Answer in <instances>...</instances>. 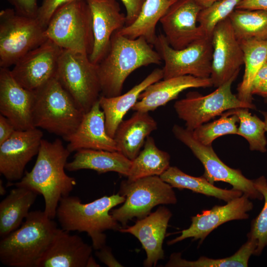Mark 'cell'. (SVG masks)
Wrapping results in <instances>:
<instances>
[{"label":"cell","mask_w":267,"mask_h":267,"mask_svg":"<svg viewBox=\"0 0 267 267\" xmlns=\"http://www.w3.org/2000/svg\"><path fill=\"white\" fill-rule=\"evenodd\" d=\"M71 152L57 138L52 142L43 139L34 166L19 181L9 183L17 187L31 189L43 195L44 212L50 219L56 217L61 199L69 195L77 182L65 173V166Z\"/></svg>","instance_id":"cell-1"},{"label":"cell","mask_w":267,"mask_h":267,"mask_svg":"<svg viewBox=\"0 0 267 267\" xmlns=\"http://www.w3.org/2000/svg\"><path fill=\"white\" fill-rule=\"evenodd\" d=\"M162 61L144 38L131 39L115 32L107 53L97 64L101 95L121 94L124 82L133 72L142 66L160 64Z\"/></svg>","instance_id":"cell-2"},{"label":"cell","mask_w":267,"mask_h":267,"mask_svg":"<svg viewBox=\"0 0 267 267\" xmlns=\"http://www.w3.org/2000/svg\"><path fill=\"white\" fill-rule=\"evenodd\" d=\"M125 201V197L119 193L86 204L77 196L68 195L60 200L55 217L65 230L86 232L91 238L93 249L98 250L106 245L105 231H119L122 228L110 211Z\"/></svg>","instance_id":"cell-3"},{"label":"cell","mask_w":267,"mask_h":267,"mask_svg":"<svg viewBox=\"0 0 267 267\" xmlns=\"http://www.w3.org/2000/svg\"><path fill=\"white\" fill-rule=\"evenodd\" d=\"M57 228L44 211L30 212L19 228L1 238L0 262L10 267H36Z\"/></svg>","instance_id":"cell-4"},{"label":"cell","mask_w":267,"mask_h":267,"mask_svg":"<svg viewBox=\"0 0 267 267\" xmlns=\"http://www.w3.org/2000/svg\"><path fill=\"white\" fill-rule=\"evenodd\" d=\"M33 120L35 128L62 136L74 133L84 114L56 77L35 90Z\"/></svg>","instance_id":"cell-5"},{"label":"cell","mask_w":267,"mask_h":267,"mask_svg":"<svg viewBox=\"0 0 267 267\" xmlns=\"http://www.w3.org/2000/svg\"><path fill=\"white\" fill-rule=\"evenodd\" d=\"M46 37L63 49L89 55L93 45L92 17L86 0H77L59 8L45 30Z\"/></svg>","instance_id":"cell-6"},{"label":"cell","mask_w":267,"mask_h":267,"mask_svg":"<svg viewBox=\"0 0 267 267\" xmlns=\"http://www.w3.org/2000/svg\"><path fill=\"white\" fill-rule=\"evenodd\" d=\"M55 77L84 114L98 101L101 87L97 66L89 55L62 49Z\"/></svg>","instance_id":"cell-7"},{"label":"cell","mask_w":267,"mask_h":267,"mask_svg":"<svg viewBox=\"0 0 267 267\" xmlns=\"http://www.w3.org/2000/svg\"><path fill=\"white\" fill-rule=\"evenodd\" d=\"M119 193L125 197V201L119 208L111 210L110 213L124 226L134 218L141 219L146 217L157 205L177 202L173 187L158 176L132 181L123 180Z\"/></svg>","instance_id":"cell-8"},{"label":"cell","mask_w":267,"mask_h":267,"mask_svg":"<svg viewBox=\"0 0 267 267\" xmlns=\"http://www.w3.org/2000/svg\"><path fill=\"white\" fill-rule=\"evenodd\" d=\"M45 30L36 17L20 14L14 9L1 10L0 67L8 68L46 41Z\"/></svg>","instance_id":"cell-9"},{"label":"cell","mask_w":267,"mask_h":267,"mask_svg":"<svg viewBox=\"0 0 267 267\" xmlns=\"http://www.w3.org/2000/svg\"><path fill=\"white\" fill-rule=\"evenodd\" d=\"M235 76L217 87L213 92L203 95L196 91H190L186 97L177 101L174 109L178 118L185 123L186 129L193 131L224 112L233 109L245 108L255 109L253 103L244 102L231 91Z\"/></svg>","instance_id":"cell-10"},{"label":"cell","mask_w":267,"mask_h":267,"mask_svg":"<svg viewBox=\"0 0 267 267\" xmlns=\"http://www.w3.org/2000/svg\"><path fill=\"white\" fill-rule=\"evenodd\" d=\"M153 46L164 62L163 79L184 75L210 77L213 52L211 38L204 37L184 48L176 49L170 46L164 34H161L157 36Z\"/></svg>","instance_id":"cell-11"},{"label":"cell","mask_w":267,"mask_h":267,"mask_svg":"<svg viewBox=\"0 0 267 267\" xmlns=\"http://www.w3.org/2000/svg\"><path fill=\"white\" fill-rule=\"evenodd\" d=\"M175 136L187 146L201 162L204 168L203 176L211 183L222 181L230 184L232 188L241 191L250 199L261 200L263 196L256 188L254 180L246 178L238 169L231 168L224 163L214 151L212 145H204L195 138L192 132L175 125L172 128Z\"/></svg>","instance_id":"cell-12"},{"label":"cell","mask_w":267,"mask_h":267,"mask_svg":"<svg viewBox=\"0 0 267 267\" xmlns=\"http://www.w3.org/2000/svg\"><path fill=\"white\" fill-rule=\"evenodd\" d=\"M213 48L210 78L218 87L238 76L244 64V54L228 18L219 23L211 36Z\"/></svg>","instance_id":"cell-13"},{"label":"cell","mask_w":267,"mask_h":267,"mask_svg":"<svg viewBox=\"0 0 267 267\" xmlns=\"http://www.w3.org/2000/svg\"><path fill=\"white\" fill-rule=\"evenodd\" d=\"M62 49L47 39L21 57L11 70L15 80L23 88L35 90L56 76Z\"/></svg>","instance_id":"cell-14"},{"label":"cell","mask_w":267,"mask_h":267,"mask_svg":"<svg viewBox=\"0 0 267 267\" xmlns=\"http://www.w3.org/2000/svg\"><path fill=\"white\" fill-rule=\"evenodd\" d=\"M249 199L243 194L224 205H215L210 210L202 211L191 217V223L188 228L182 230L179 236L167 244L171 245L188 238H192L193 241L199 239L201 244L212 231L223 223L248 219V212L254 207Z\"/></svg>","instance_id":"cell-15"},{"label":"cell","mask_w":267,"mask_h":267,"mask_svg":"<svg viewBox=\"0 0 267 267\" xmlns=\"http://www.w3.org/2000/svg\"><path fill=\"white\" fill-rule=\"evenodd\" d=\"M202 9L195 0H177L170 6L160 22L164 35L171 47L181 49L206 37L197 22Z\"/></svg>","instance_id":"cell-16"},{"label":"cell","mask_w":267,"mask_h":267,"mask_svg":"<svg viewBox=\"0 0 267 267\" xmlns=\"http://www.w3.org/2000/svg\"><path fill=\"white\" fill-rule=\"evenodd\" d=\"M43 136L37 128L15 130L0 144V173L10 182L23 177L26 165L39 152Z\"/></svg>","instance_id":"cell-17"},{"label":"cell","mask_w":267,"mask_h":267,"mask_svg":"<svg viewBox=\"0 0 267 267\" xmlns=\"http://www.w3.org/2000/svg\"><path fill=\"white\" fill-rule=\"evenodd\" d=\"M35 90L22 87L8 68H0V112L13 124L16 130L35 128L33 109Z\"/></svg>","instance_id":"cell-18"},{"label":"cell","mask_w":267,"mask_h":267,"mask_svg":"<svg viewBox=\"0 0 267 267\" xmlns=\"http://www.w3.org/2000/svg\"><path fill=\"white\" fill-rule=\"evenodd\" d=\"M92 17L93 45L89 55L97 65L107 53L113 34L126 26V15L116 0H86Z\"/></svg>","instance_id":"cell-19"},{"label":"cell","mask_w":267,"mask_h":267,"mask_svg":"<svg viewBox=\"0 0 267 267\" xmlns=\"http://www.w3.org/2000/svg\"><path fill=\"white\" fill-rule=\"evenodd\" d=\"M172 216L169 209L160 206L146 217L137 219L134 225L120 229L121 232L130 233L139 241L146 254L144 267H155L159 260L164 258L163 243Z\"/></svg>","instance_id":"cell-20"},{"label":"cell","mask_w":267,"mask_h":267,"mask_svg":"<svg viewBox=\"0 0 267 267\" xmlns=\"http://www.w3.org/2000/svg\"><path fill=\"white\" fill-rule=\"evenodd\" d=\"M92 249L80 236L57 228L36 267H86Z\"/></svg>","instance_id":"cell-21"},{"label":"cell","mask_w":267,"mask_h":267,"mask_svg":"<svg viewBox=\"0 0 267 267\" xmlns=\"http://www.w3.org/2000/svg\"><path fill=\"white\" fill-rule=\"evenodd\" d=\"M71 153L81 149L118 151L115 140L107 133L104 113L99 100L84 114L75 132L64 139Z\"/></svg>","instance_id":"cell-22"},{"label":"cell","mask_w":267,"mask_h":267,"mask_svg":"<svg viewBox=\"0 0 267 267\" xmlns=\"http://www.w3.org/2000/svg\"><path fill=\"white\" fill-rule=\"evenodd\" d=\"M213 86L210 78H202L191 75L175 77L157 81L140 94L138 101L132 109L149 112L177 98L180 92L190 88Z\"/></svg>","instance_id":"cell-23"},{"label":"cell","mask_w":267,"mask_h":267,"mask_svg":"<svg viewBox=\"0 0 267 267\" xmlns=\"http://www.w3.org/2000/svg\"><path fill=\"white\" fill-rule=\"evenodd\" d=\"M163 78L162 69L156 68L143 80L123 94L111 97L100 95L99 103L104 114L107 133L111 137H114L124 117L137 102L142 92L147 87Z\"/></svg>","instance_id":"cell-24"},{"label":"cell","mask_w":267,"mask_h":267,"mask_svg":"<svg viewBox=\"0 0 267 267\" xmlns=\"http://www.w3.org/2000/svg\"><path fill=\"white\" fill-rule=\"evenodd\" d=\"M157 123L148 112L136 111L122 121L114 136L118 151L133 160L140 152L146 138L157 129Z\"/></svg>","instance_id":"cell-25"},{"label":"cell","mask_w":267,"mask_h":267,"mask_svg":"<svg viewBox=\"0 0 267 267\" xmlns=\"http://www.w3.org/2000/svg\"><path fill=\"white\" fill-rule=\"evenodd\" d=\"M132 163V160L118 151L84 149L76 151L65 169L71 172L89 169L99 174L115 172L127 177Z\"/></svg>","instance_id":"cell-26"},{"label":"cell","mask_w":267,"mask_h":267,"mask_svg":"<svg viewBox=\"0 0 267 267\" xmlns=\"http://www.w3.org/2000/svg\"><path fill=\"white\" fill-rule=\"evenodd\" d=\"M38 194L23 187L12 189L0 203V236L3 238L19 228L28 216Z\"/></svg>","instance_id":"cell-27"},{"label":"cell","mask_w":267,"mask_h":267,"mask_svg":"<svg viewBox=\"0 0 267 267\" xmlns=\"http://www.w3.org/2000/svg\"><path fill=\"white\" fill-rule=\"evenodd\" d=\"M176 1L145 0L136 20L131 25L117 31L118 32L131 39L143 37L153 46L157 37V24Z\"/></svg>","instance_id":"cell-28"},{"label":"cell","mask_w":267,"mask_h":267,"mask_svg":"<svg viewBox=\"0 0 267 267\" xmlns=\"http://www.w3.org/2000/svg\"><path fill=\"white\" fill-rule=\"evenodd\" d=\"M160 177L173 188L187 189L226 202L243 194L241 191L233 188L226 189L216 187L210 183L203 176L196 177L190 176L176 166H170Z\"/></svg>","instance_id":"cell-29"},{"label":"cell","mask_w":267,"mask_h":267,"mask_svg":"<svg viewBox=\"0 0 267 267\" xmlns=\"http://www.w3.org/2000/svg\"><path fill=\"white\" fill-rule=\"evenodd\" d=\"M169 154L160 149L154 139L148 136L143 149L132 160L127 180L132 181L144 177L160 176L170 166Z\"/></svg>","instance_id":"cell-30"},{"label":"cell","mask_w":267,"mask_h":267,"mask_svg":"<svg viewBox=\"0 0 267 267\" xmlns=\"http://www.w3.org/2000/svg\"><path fill=\"white\" fill-rule=\"evenodd\" d=\"M244 54L245 71L237 88V97L241 100L252 102L251 87L261 67L267 61V40H249L240 42Z\"/></svg>","instance_id":"cell-31"},{"label":"cell","mask_w":267,"mask_h":267,"mask_svg":"<svg viewBox=\"0 0 267 267\" xmlns=\"http://www.w3.org/2000/svg\"><path fill=\"white\" fill-rule=\"evenodd\" d=\"M247 241L233 255L221 259L200 257L196 261L182 259L181 253L171 254L165 267H247L250 257L254 254L257 248L256 241L247 238Z\"/></svg>","instance_id":"cell-32"},{"label":"cell","mask_w":267,"mask_h":267,"mask_svg":"<svg viewBox=\"0 0 267 267\" xmlns=\"http://www.w3.org/2000/svg\"><path fill=\"white\" fill-rule=\"evenodd\" d=\"M228 18L239 42L267 40V11L235 8Z\"/></svg>","instance_id":"cell-33"},{"label":"cell","mask_w":267,"mask_h":267,"mask_svg":"<svg viewBox=\"0 0 267 267\" xmlns=\"http://www.w3.org/2000/svg\"><path fill=\"white\" fill-rule=\"evenodd\" d=\"M249 109L239 108L228 110L223 113L226 115H236L239 119V125L237 134L248 141L252 151L262 153L267 151V140L266 137L265 122L257 116L252 115Z\"/></svg>","instance_id":"cell-34"},{"label":"cell","mask_w":267,"mask_h":267,"mask_svg":"<svg viewBox=\"0 0 267 267\" xmlns=\"http://www.w3.org/2000/svg\"><path fill=\"white\" fill-rule=\"evenodd\" d=\"M239 119L236 115L222 114L221 118L199 126L192 132L193 136L201 143L212 145L217 138L227 134H237Z\"/></svg>","instance_id":"cell-35"},{"label":"cell","mask_w":267,"mask_h":267,"mask_svg":"<svg viewBox=\"0 0 267 267\" xmlns=\"http://www.w3.org/2000/svg\"><path fill=\"white\" fill-rule=\"evenodd\" d=\"M241 0H220L199 12L197 22L204 35L211 37L216 26L228 17Z\"/></svg>","instance_id":"cell-36"},{"label":"cell","mask_w":267,"mask_h":267,"mask_svg":"<svg viewBox=\"0 0 267 267\" xmlns=\"http://www.w3.org/2000/svg\"><path fill=\"white\" fill-rule=\"evenodd\" d=\"M256 188L262 194L265 200L263 208L251 222L247 238L255 239L257 243L254 255H260L267 246V179L262 176L254 180Z\"/></svg>","instance_id":"cell-37"},{"label":"cell","mask_w":267,"mask_h":267,"mask_svg":"<svg viewBox=\"0 0 267 267\" xmlns=\"http://www.w3.org/2000/svg\"><path fill=\"white\" fill-rule=\"evenodd\" d=\"M77 0H43L39 6L36 18L44 28L54 13L61 6Z\"/></svg>","instance_id":"cell-38"},{"label":"cell","mask_w":267,"mask_h":267,"mask_svg":"<svg viewBox=\"0 0 267 267\" xmlns=\"http://www.w3.org/2000/svg\"><path fill=\"white\" fill-rule=\"evenodd\" d=\"M14 7L15 11L20 14L36 17L39 6L37 0H8Z\"/></svg>","instance_id":"cell-39"},{"label":"cell","mask_w":267,"mask_h":267,"mask_svg":"<svg viewBox=\"0 0 267 267\" xmlns=\"http://www.w3.org/2000/svg\"><path fill=\"white\" fill-rule=\"evenodd\" d=\"M126 10V26L132 24L138 16L145 0H121Z\"/></svg>","instance_id":"cell-40"},{"label":"cell","mask_w":267,"mask_h":267,"mask_svg":"<svg viewBox=\"0 0 267 267\" xmlns=\"http://www.w3.org/2000/svg\"><path fill=\"white\" fill-rule=\"evenodd\" d=\"M95 255L102 263L109 267H123L114 257L111 249L104 246L101 249L96 250Z\"/></svg>","instance_id":"cell-41"},{"label":"cell","mask_w":267,"mask_h":267,"mask_svg":"<svg viewBox=\"0 0 267 267\" xmlns=\"http://www.w3.org/2000/svg\"><path fill=\"white\" fill-rule=\"evenodd\" d=\"M16 130L10 121L0 114V144L8 139Z\"/></svg>","instance_id":"cell-42"},{"label":"cell","mask_w":267,"mask_h":267,"mask_svg":"<svg viewBox=\"0 0 267 267\" xmlns=\"http://www.w3.org/2000/svg\"><path fill=\"white\" fill-rule=\"evenodd\" d=\"M236 9L267 11V0H241L236 6Z\"/></svg>","instance_id":"cell-43"},{"label":"cell","mask_w":267,"mask_h":267,"mask_svg":"<svg viewBox=\"0 0 267 267\" xmlns=\"http://www.w3.org/2000/svg\"><path fill=\"white\" fill-rule=\"evenodd\" d=\"M267 84V61L258 72L252 85L251 93L254 95L260 88Z\"/></svg>","instance_id":"cell-44"},{"label":"cell","mask_w":267,"mask_h":267,"mask_svg":"<svg viewBox=\"0 0 267 267\" xmlns=\"http://www.w3.org/2000/svg\"><path fill=\"white\" fill-rule=\"evenodd\" d=\"M196 2L202 8H205L209 7L216 2L220 0H195Z\"/></svg>","instance_id":"cell-45"},{"label":"cell","mask_w":267,"mask_h":267,"mask_svg":"<svg viewBox=\"0 0 267 267\" xmlns=\"http://www.w3.org/2000/svg\"><path fill=\"white\" fill-rule=\"evenodd\" d=\"M254 94L261 96L264 98L267 97V84L259 89Z\"/></svg>","instance_id":"cell-46"},{"label":"cell","mask_w":267,"mask_h":267,"mask_svg":"<svg viewBox=\"0 0 267 267\" xmlns=\"http://www.w3.org/2000/svg\"><path fill=\"white\" fill-rule=\"evenodd\" d=\"M100 267V266L95 262V260L92 257V256H91L89 259L86 266V267Z\"/></svg>","instance_id":"cell-47"},{"label":"cell","mask_w":267,"mask_h":267,"mask_svg":"<svg viewBox=\"0 0 267 267\" xmlns=\"http://www.w3.org/2000/svg\"><path fill=\"white\" fill-rule=\"evenodd\" d=\"M261 113L263 115L264 118V121L265 122V123L266 131V132L267 133V111H261Z\"/></svg>","instance_id":"cell-48"},{"label":"cell","mask_w":267,"mask_h":267,"mask_svg":"<svg viewBox=\"0 0 267 267\" xmlns=\"http://www.w3.org/2000/svg\"><path fill=\"white\" fill-rule=\"evenodd\" d=\"M6 193V190L5 187L2 184V181L0 180V195H4Z\"/></svg>","instance_id":"cell-49"},{"label":"cell","mask_w":267,"mask_h":267,"mask_svg":"<svg viewBox=\"0 0 267 267\" xmlns=\"http://www.w3.org/2000/svg\"><path fill=\"white\" fill-rule=\"evenodd\" d=\"M265 102L267 103V97L265 98Z\"/></svg>","instance_id":"cell-50"},{"label":"cell","mask_w":267,"mask_h":267,"mask_svg":"<svg viewBox=\"0 0 267 267\" xmlns=\"http://www.w3.org/2000/svg\"><path fill=\"white\" fill-rule=\"evenodd\" d=\"M173 0V1H176V0Z\"/></svg>","instance_id":"cell-51"}]
</instances>
